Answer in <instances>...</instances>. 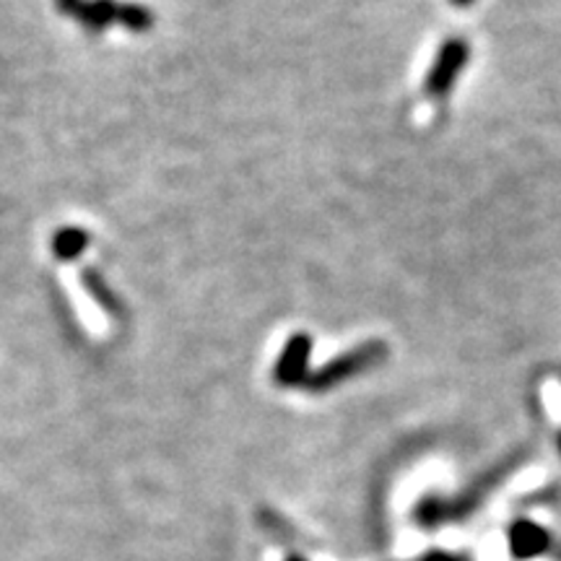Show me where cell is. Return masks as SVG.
<instances>
[{
  "label": "cell",
  "mask_w": 561,
  "mask_h": 561,
  "mask_svg": "<svg viewBox=\"0 0 561 561\" xmlns=\"http://www.w3.org/2000/svg\"><path fill=\"white\" fill-rule=\"evenodd\" d=\"M81 284H83V289L89 291V297L94 299L104 312L121 314V301H117L115 294H112L107 280H104L94 268H83L81 271Z\"/></svg>",
  "instance_id": "obj_8"
},
{
  "label": "cell",
  "mask_w": 561,
  "mask_h": 561,
  "mask_svg": "<svg viewBox=\"0 0 561 561\" xmlns=\"http://www.w3.org/2000/svg\"><path fill=\"white\" fill-rule=\"evenodd\" d=\"M89 248V231L81 227H62L53 237V255L62 263L76 261Z\"/></svg>",
  "instance_id": "obj_7"
},
{
  "label": "cell",
  "mask_w": 561,
  "mask_h": 561,
  "mask_svg": "<svg viewBox=\"0 0 561 561\" xmlns=\"http://www.w3.org/2000/svg\"><path fill=\"white\" fill-rule=\"evenodd\" d=\"M314 341L310 333L299 331L286 339L284 348H280L276 367H273V382L278 388H299L310 377V359H312Z\"/></svg>",
  "instance_id": "obj_4"
},
{
  "label": "cell",
  "mask_w": 561,
  "mask_h": 561,
  "mask_svg": "<svg viewBox=\"0 0 561 561\" xmlns=\"http://www.w3.org/2000/svg\"><path fill=\"white\" fill-rule=\"evenodd\" d=\"M468 60H471V47L462 37H450L445 45L439 47L437 58H434L430 73H426L424 91L432 100H442L447 96L455 87V81L460 79V73L466 70Z\"/></svg>",
  "instance_id": "obj_3"
},
{
  "label": "cell",
  "mask_w": 561,
  "mask_h": 561,
  "mask_svg": "<svg viewBox=\"0 0 561 561\" xmlns=\"http://www.w3.org/2000/svg\"><path fill=\"white\" fill-rule=\"evenodd\" d=\"M559 453H561V434H559Z\"/></svg>",
  "instance_id": "obj_12"
},
{
  "label": "cell",
  "mask_w": 561,
  "mask_h": 561,
  "mask_svg": "<svg viewBox=\"0 0 561 561\" xmlns=\"http://www.w3.org/2000/svg\"><path fill=\"white\" fill-rule=\"evenodd\" d=\"M523 458H525L523 453L510 455V458L504 460L502 466H496L494 471L481 476V479L476 481L471 489L462 491L460 500L445 502V500H432V496H430V500H424L419 504V510H416L419 520L424 525H437V523H445V520H455V517H460V515H468V512H471L476 504H479L483 496H486L489 491L504 479V476L512 473L517 466H520Z\"/></svg>",
  "instance_id": "obj_2"
},
{
  "label": "cell",
  "mask_w": 561,
  "mask_h": 561,
  "mask_svg": "<svg viewBox=\"0 0 561 561\" xmlns=\"http://www.w3.org/2000/svg\"><path fill=\"white\" fill-rule=\"evenodd\" d=\"M551 536L541 525L530 520H517L510 530V551L515 559H533L549 551Z\"/></svg>",
  "instance_id": "obj_6"
},
{
  "label": "cell",
  "mask_w": 561,
  "mask_h": 561,
  "mask_svg": "<svg viewBox=\"0 0 561 561\" xmlns=\"http://www.w3.org/2000/svg\"><path fill=\"white\" fill-rule=\"evenodd\" d=\"M58 9L76 21H81L89 30L100 32L110 24H121L123 3L115 0H58Z\"/></svg>",
  "instance_id": "obj_5"
},
{
  "label": "cell",
  "mask_w": 561,
  "mask_h": 561,
  "mask_svg": "<svg viewBox=\"0 0 561 561\" xmlns=\"http://www.w3.org/2000/svg\"><path fill=\"white\" fill-rule=\"evenodd\" d=\"M388 354H390L388 343H382V341L359 343V346L343 351L341 356L325 362L322 367L312 369L310 377H307V382L301 385V388L310 390L312 396H322V392L341 388L343 382L354 380V377L364 375V371L380 367V364L388 359Z\"/></svg>",
  "instance_id": "obj_1"
},
{
  "label": "cell",
  "mask_w": 561,
  "mask_h": 561,
  "mask_svg": "<svg viewBox=\"0 0 561 561\" xmlns=\"http://www.w3.org/2000/svg\"><path fill=\"white\" fill-rule=\"evenodd\" d=\"M121 26L130 32H151L153 30V13L140 3H123Z\"/></svg>",
  "instance_id": "obj_9"
},
{
  "label": "cell",
  "mask_w": 561,
  "mask_h": 561,
  "mask_svg": "<svg viewBox=\"0 0 561 561\" xmlns=\"http://www.w3.org/2000/svg\"><path fill=\"white\" fill-rule=\"evenodd\" d=\"M286 561H305V559H301V557H289Z\"/></svg>",
  "instance_id": "obj_11"
},
{
  "label": "cell",
  "mask_w": 561,
  "mask_h": 561,
  "mask_svg": "<svg viewBox=\"0 0 561 561\" xmlns=\"http://www.w3.org/2000/svg\"><path fill=\"white\" fill-rule=\"evenodd\" d=\"M453 5H458V9H468V5H473L476 0H450Z\"/></svg>",
  "instance_id": "obj_10"
}]
</instances>
